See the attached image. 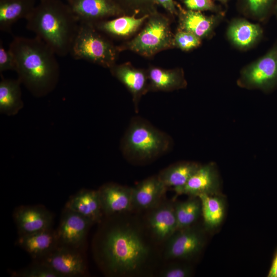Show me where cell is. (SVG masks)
<instances>
[{
  "label": "cell",
  "mask_w": 277,
  "mask_h": 277,
  "mask_svg": "<svg viewBox=\"0 0 277 277\" xmlns=\"http://www.w3.org/2000/svg\"><path fill=\"white\" fill-rule=\"evenodd\" d=\"M15 63L13 55L8 48L6 49L0 41V73L8 70L15 71Z\"/></svg>",
  "instance_id": "cell-32"
},
{
  "label": "cell",
  "mask_w": 277,
  "mask_h": 277,
  "mask_svg": "<svg viewBox=\"0 0 277 277\" xmlns=\"http://www.w3.org/2000/svg\"><path fill=\"white\" fill-rule=\"evenodd\" d=\"M171 138L143 119H133L128 127L121 147L129 160L149 161L166 153L171 147Z\"/></svg>",
  "instance_id": "cell-4"
},
{
  "label": "cell",
  "mask_w": 277,
  "mask_h": 277,
  "mask_svg": "<svg viewBox=\"0 0 277 277\" xmlns=\"http://www.w3.org/2000/svg\"><path fill=\"white\" fill-rule=\"evenodd\" d=\"M220 189V180L215 164L210 163L200 165L183 187L174 190L178 194L192 196L201 194L217 195Z\"/></svg>",
  "instance_id": "cell-13"
},
{
  "label": "cell",
  "mask_w": 277,
  "mask_h": 277,
  "mask_svg": "<svg viewBox=\"0 0 277 277\" xmlns=\"http://www.w3.org/2000/svg\"><path fill=\"white\" fill-rule=\"evenodd\" d=\"M189 10L193 11H217V8L212 0H184Z\"/></svg>",
  "instance_id": "cell-34"
},
{
  "label": "cell",
  "mask_w": 277,
  "mask_h": 277,
  "mask_svg": "<svg viewBox=\"0 0 277 277\" xmlns=\"http://www.w3.org/2000/svg\"><path fill=\"white\" fill-rule=\"evenodd\" d=\"M110 68L112 74L132 93L135 110L137 111L139 98L148 89L147 76L143 71L125 65L113 66Z\"/></svg>",
  "instance_id": "cell-20"
},
{
  "label": "cell",
  "mask_w": 277,
  "mask_h": 277,
  "mask_svg": "<svg viewBox=\"0 0 277 277\" xmlns=\"http://www.w3.org/2000/svg\"><path fill=\"white\" fill-rule=\"evenodd\" d=\"M40 261L61 277L80 276L86 271L85 262L77 249L64 245H59Z\"/></svg>",
  "instance_id": "cell-10"
},
{
  "label": "cell",
  "mask_w": 277,
  "mask_h": 277,
  "mask_svg": "<svg viewBox=\"0 0 277 277\" xmlns=\"http://www.w3.org/2000/svg\"><path fill=\"white\" fill-rule=\"evenodd\" d=\"M39 1H41V0H39Z\"/></svg>",
  "instance_id": "cell-41"
},
{
  "label": "cell",
  "mask_w": 277,
  "mask_h": 277,
  "mask_svg": "<svg viewBox=\"0 0 277 277\" xmlns=\"http://www.w3.org/2000/svg\"><path fill=\"white\" fill-rule=\"evenodd\" d=\"M221 2H222V3H224L225 4L226 3V2L225 1V0H217Z\"/></svg>",
  "instance_id": "cell-38"
},
{
  "label": "cell",
  "mask_w": 277,
  "mask_h": 277,
  "mask_svg": "<svg viewBox=\"0 0 277 277\" xmlns=\"http://www.w3.org/2000/svg\"><path fill=\"white\" fill-rule=\"evenodd\" d=\"M16 244L33 258L39 260L60 245L56 231L52 228L28 234L19 235Z\"/></svg>",
  "instance_id": "cell-15"
},
{
  "label": "cell",
  "mask_w": 277,
  "mask_h": 277,
  "mask_svg": "<svg viewBox=\"0 0 277 277\" xmlns=\"http://www.w3.org/2000/svg\"><path fill=\"white\" fill-rule=\"evenodd\" d=\"M0 82V111L13 115L23 107L21 85L18 79L5 78L1 75Z\"/></svg>",
  "instance_id": "cell-21"
},
{
  "label": "cell",
  "mask_w": 277,
  "mask_h": 277,
  "mask_svg": "<svg viewBox=\"0 0 277 277\" xmlns=\"http://www.w3.org/2000/svg\"><path fill=\"white\" fill-rule=\"evenodd\" d=\"M166 189L159 175L143 181L132 188L133 207L142 209L155 208L159 205Z\"/></svg>",
  "instance_id": "cell-18"
},
{
  "label": "cell",
  "mask_w": 277,
  "mask_h": 277,
  "mask_svg": "<svg viewBox=\"0 0 277 277\" xmlns=\"http://www.w3.org/2000/svg\"><path fill=\"white\" fill-rule=\"evenodd\" d=\"M202 231L191 226L179 229L168 239L165 250L168 259H188L198 254L204 244Z\"/></svg>",
  "instance_id": "cell-8"
},
{
  "label": "cell",
  "mask_w": 277,
  "mask_h": 277,
  "mask_svg": "<svg viewBox=\"0 0 277 277\" xmlns=\"http://www.w3.org/2000/svg\"><path fill=\"white\" fill-rule=\"evenodd\" d=\"M148 78L150 86L157 90L170 91L182 88L185 85L183 75L176 70L154 68L149 71Z\"/></svg>",
  "instance_id": "cell-27"
},
{
  "label": "cell",
  "mask_w": 277,
  "mask_h": 277,
  "mask_svg": "<svg viewBox=\"0 0 277 277\" xmlns=\"http://www.w3.org/2000/svg\"><path fill=\"white\" fill-rule=\"evenodd\" d=\"M148 17V15L140 18L134 16H121L104 20L93 25L100 31L108 35L123 36L134 32Z\"/></svg>",
  "instance_id": "cell-25"
},
{
  "label": "cell",
  "mask_w": 277,
  "mask_h": 277,
  "mask_svg": "<svg viewBox=\"0 0 277 277\" xmlns=\"http://www.w3.org/2000/svg\"><path fill=\"white\" fill-rule=\"evenodd\" d=\"M12 275L17 277H61L60 274L42 261L14 272Z\"/></svg>",
  "instance_id": "cell-30"
},
{
  "label": "cell",
  "mask_w": 277,
  "mask_h": 277,
  "mask_svg": "<svg viewBox=\"0 0 277 277\" xmlns=\"http://www.w3.org/2000/svg\"><path fill=\"white\" fill-rule=\"evenodd\" d=\"M148 222L159 240H168L177 230L174 204L168 203L155 207L149 217Z\"/></svg>",
  "instance_id": "cell-17"
},
{
  "label": "cell",
  "mask_w": 277,
  "mask_h": 277,
  "mask_svg": "<svg viewBox=\"0 0 277 277\" xmlns=\"http://www.w3.org/2000/svg\"><path fill=\"white\" fill-rule=\"evenodd\" d=\"M201 165L193 162H182L164 169L159 176L165 186L173 190L185 185Z\"/></svg>",
  "instance_id": "cell-23"
},
{
  "label": "cell",
  "mask_w": 277,
  "mask_h": 277,
  "mask_svg": "<svg viewBox=\"0 0 277 277\" xmlns=\"http://www.w3.org/2000/svg\"><path fill=\"white\" fill-rule=\"evenodd\" d=\"M274 11L275 12V14H276V16H277V3H276V5L275 6Z\"/></svg>",
  "instance_id": "cell-37"
},
{
  "label": "cell",
  "mask_w": 277,
  "mask_h": 277,
  "mask_svg": "<svg viewBox=\"0 0 277 277\" xmlns=\"http://www.w3.org/2000/svg\"><path fill=\"white\" fill-rule=\"evenodd\" d=\"M174 209L177 230L192 226L202 213L201 203L197 196L175 204Z\"/></svg>",
  "instance_id": "cell-28"
},
{
  "label": "cell",
  "mask_w": 277,
  "mask_h": 277,
  "mask_svg": "<svg viewBox=\"0 0 277 277\" xmlns=\"http://www.w3.org/2000/svg\"><path fill=\"white\" fill-rule=\"evenodd\" d=\"M53 218L52 213L43 206H21L13 212L18 235L51 228Z\"/></svg>",
  "instance_id": "cell-12"
},
{
  "label": "cell",
  "mask_w": 277,
  "mask_h": 277,
  "mask_svg": "<svg viewBox=\"0 0 277 277\" xmlns=\"http://www.w3.org/2000/svg\"><path fill=\"white\" fill-rule=\"evenodd\" d=\"M92 224L87 218L65 208L56 230L59 244L78 249L85 242L88 229Z\"/></svg>",
  "instance_id": "cell-11"
},
{
  "label": "cell",
  "mask_w": 277,
  "mask_h": 277,
  "mask_svg": "<svg viewBox=\"0 0 277 277\" xmlns=\"http://www.w3.org/2000/svg\"><path fill=\"white\" fill-rule=\"evenodd\" d=\"M228 0H225V1L227 2Z\"/></svg>",
  "instance_id": "cell-40"
},
{
  "label": "cell",
  "mask_w": 277,
  "mask_h": 277,
  "mask_svg": "<svg viewBox=\"0 0 277 277\" xmlns=\"http://www.w3.org/2000/svg\"><path fill=\"white\" fill-rule=\"evenodd\" d=\"M80 23L94 25L117 16L122 10L114 0H67Z\"/></svg>",
  "instance_id": "cell-9"
},
{
  "label": "cell",
  "mask_w": 277,
  "mask_h": 277,
  "mask_svg": "<svg viewBox=\"0 0 277 277\" xmlns=\"http://www.w3.org/2000/svg\"><path fill=\"white\" fill-rule=\"evenodd\" d=\"M262 32L259 25L252 24L244 19H238L230 25L228 35L236 46L246 48L258 41Z\"/></svg>",
  "instance_id": "cell-22"
},
{
  "label": "cell",
  "mask_w": 277,
  "mask_h": 277,
  "mask_svg": "<svg viewBox=\"0 0 277 277\" xmlns=\"http://www.w3.org/2000/svg\"><path fill=\"white\" fill-rule=\"evenodd\" d=\"M157 4L161 5L170 13H174L176 12L175 4L173 0H152Z\"/></svg>",
  "instance_id": "cell-35"
},
{
  "label": "cell",
  "mask_w": 277,
  "mask_h": 277,
  "mask_svg": "<svg viewBox=\"0 0 277 277\" xmlns=\"http://www.w3.org/2000/svg\"><path fill=\"white\" fill-rule=\"evenodd\" d=\"M148 253V248L140 234L125 226H113L107 228L98 243L100 263L112 275H123L137 270Z\"/></svg>",
  "instance_id": "cell-3"
},
{
  "label": "cell",
  "mask_w": 277,
  "mask_h": 277,
  "mask_svg": "<svg viewBox=\"0 0 277 277\" xmlns=\"http://www.w3.org/2000/svg\"><path fill=\"white\" fill-rule=\"evenodd\" d=\"M17 78L36 97L52 92L60 77V66L53 50L36 37L15 36L9 47Z\"/></svg>",
  "instance_id": "cell-1"
},
{
  "label": "cell",
  "mask_w": 277,
  "mask_h": 277,
  "mask_svg": "<svg viewBox=\"0 0 277 277\" xmlns=\"http://www.w3.org/2000/svg\"><path fill=\"white\" fill-rule=\"evenodd\" d=\"M115 2H116V0H114ZM134 1H137V2H143V1H146V0H134ZM117 3V2H116Z\"/></svg>",
  "instance_id": "cell-39"
},
{
  "label": "cell",
  "mask_w": 277,
  "mask_h": 277,
  "mask_svg": "<svg viewBox=\"0 0 277 277\" xmlns=\"http://www.w3.org/2000/svg\"><path fill=\"white\" fill-rule=\"evenodd\" d=\"M26 20V27L55 54H70L80 22L69 5L61 0H41Z\"/></svg>",
  "instance_id": "cell-2"
},
{
  "label": "cell",
  "mask_w": 277,
  "mask_h": 277,
  "mask_svg": "<svg viewBox=\"0 0 277 277\" xmlns=\"http://www.w3.org/2000/svg\"><path fill=\"white\" fill-rule=\"evenodd\" d=\"M201 38L193 33L183 30L177 32L173 37V44L184 51H189L199 46Z\"/></svg>",
  "instance_id": "cell-31"
},
{
  "label": "cell",
  "mask_w": 277,
  "mask_h": 277,
  "mask_svg": "<svg viewBox=\"0 0 277 277\" xmlns=\"http://www.w3.org/2000/svg\"><path fill=\"white\" fill-rule=\"evenodd\" d=\"M76 60H84L106 68L114 66L116 50L92 24L80 23L70 52Z\"/></svg>",
  "instance_id": "cell-5"
},
{
  "label": "cell",
  "mask_w": 277,
  "mask_h": 277,
  "mask_svg": "<svg viewBox=\"0 0 277 277\" xmlns=\"http://www.w3.org/2000/svg\"><path fill=\"white\" fill-rule=\"evenodd\" d=\"M248 12L258 19H263L274 11L277 0H244Z\"/></svg>",
  "instance_id": "cell-29"
},
{
  "label": "cell",
  "mask_w": 277,
  "mask_h": 277,
  "mask_svg": "<svg viewBox=\"0 0 277 277\" xmlns=\"http://www.w3.org/2000/svg\"><path fill=\"white\" fill-rule=\"evenodd\" d=\"M173 44V37L167 19L154 16L129 44L128 47L140 54L151 56Z\"/></svg>",
  "instance_id": "cell-6"
},
{
  "label": "cell",
  "mask_w": 277,
  "mask_h": 277,
  "mask_svg": "<svg viewBox=\"0 0 277 277\" xmlns=\"http://www.w3.org/2000/svg\"><path fill=\"white\" fill-rule=\"evenodd\" d=\"M98 190L102 211L105 215L125 212L133 207L132 188L108 183L102 186Z\"/></svg>",
  "instance_id": "cell-14"
},
{
  "label": "cell",
  "mask_w": 277,
  "mask_h": 277,
  "mask_svg": "<svg viewBox=\"0 0 277 277\" xmlns=\"http://www.w3.org/2000/svg\"><path fill=\"white\" fill-rule=\"evenodd\" d=\"M65 208L78 213L93 223L101 222L103 214L98 190L79 191L69 198Z\"/></svg>",
  "instance_id": "cell-16"
},
{
  "label": "cell",
  "mask_w": 277,
  "mask_h": 277,
  "mask_svg": "<svg viewBox=\"0 0 277 277\" xmlns=\"http://www.w3.org/2000/svg\"><path fill=\"white\" fill-rule=\"evenodd\" d=\"M239 83L242 87L266 92L277 86V44L242 71Z\"/></svg>",
  "instance_id": "cell-7"
},
{
  "label": "cell",
  "mask_w": 277,
  "mask_h": 277,
  "mask_svg": "<svg viewBox=\"0 0 277 277\" xmlns=\"http://www.w3.org/2000/svg\"><path fill=\"white\" fill-rule=\"evenodd\" d=\"M201 203L202 214L204 222L209 228L219 226L225 214L223 201L217 195L201 194L198 196Z\"/></svg>",
  "instance_id": "cell-26"
},
{
  "label": "cell",
  "mask_w": 277,
  "mask_h": 277,
  "mask_svg": "<svg viewBox=\"0 0 277 277\" xmlns=\"http://www.w3.org/2000/svg\"><path fill=\"white\" fill-rule=\"evenodd\" d=\"M191 269L187 266L181 264L171 265L160 273L162 277H188L191 275Z\"/></svg>",
  "instance_id": "cell-33"
},
{
  "label": "cell",
  "mask_w": 277,
  "mask_h": 277,
  "mask_svg": "<svg viewBox=\"0 0 277 277\" xmlns=\"http://www.w3.org/2000/svg\"><path fill=\"white\" fill-rule=\"evenodd\" d=\"M217 17L206 16L200 11L189 10L182 14L181 30L193 33L200 38L207 35L214 26Z\"/></svg>",
  "instance_id": "cell-24"
},
{
  "label": "cell",
  "mask_w": 277,
  "mask_h": 277,
  "mask_svg": "<svg viewBox=\"0 0 277 277\" xmlns=\"http://www.w3.org/2000/svg\"><path fill=\"white\" fill-rule=\"evenodd\" d=\"M36 0H0V30L10 32L12 25L26 19L36 6Z\"/></svg>",
  "instance_id": "cell-19"
},
{
  "label": "cell",
  "mask_w": 277,
  "mask_h": 277,
  "mask_svg": "<svg viewBox=\"0 0 277 277\" xmlns=\"http://www.w3.org/2000/svg\"><path fill=\"white\" fill-rule=\"evenodd\" d=\"M268 276L277 277V253H276L274 260L272 262V264L269 270Z\"/></svg>",
  "instance_id": "cell-36"
},
{
  "label": "cell",
  "mask_w": 277,
  "mask_h": 277,
  "mask_svg": "<svg viewBox=\"0 0 277 277\" xmlns=\"http://www.w3.org/2000/svg\"><path fill=\"white\" fill-rule=\"evenodd\" d=\"M66 1H67V0H66Z\"/></svg>",
  "instance_id": "cell-42"
}]
</instances>
